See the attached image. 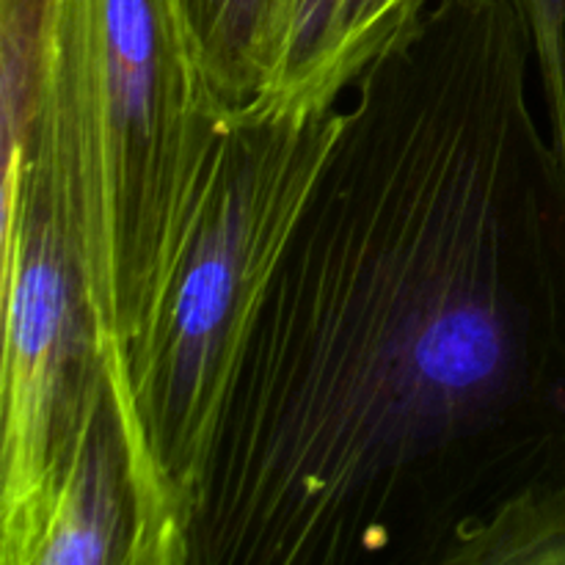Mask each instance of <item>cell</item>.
Listing matches in <instances>:
<instances>
[{"mask_svg": "<svg viewBox=\"0 0 565 565\" xmlns=\"http://www.w3.org/2000/svg\"><path fill=\"white\" fill-rule=\"evenodd\" d=\"M508 0L356 77L237 359L188 565H456L565 491V166Z\"/></svg>", "mask_w": 565, "mask_h": 565, "instance_id": "obj_1", "label": "cell"}, {"mask_svg": "<svg viewBox=\"0 0 565 565\" xmlns=\"http://www.w3.org/2000/svg\"><path fill=\"white\" fill-rule=\"evenodd\" d=\"M226 116L180 0H61L25 169L50 182L70 226L114 395L185 246Z\"/></svg>", "mask_w": 565, "mask_h": 565, "instance_id": "obj_2", "label": "cell"}, {"mask_svg": "<svg viewBox=\"0 0 565 565\" xmlns=\"http://www.w3.org/2000/svg\"><path fill=\"white\" fill-rule=\"evenodd\" d=\"M342 121L345 105L226 116L185 246L114 395L138 497L136 565H188L237 359Z\"/></svg>", "mask_w": 565, "mask_h": 565, "instance_id": "obj_3", "label": "cell"}, {"mask_svg": "<svg viewBox=\"0 0 565 565\" xmlns=\"http://www.w3.org/2000/svg\"><path fill=\"white\" fill-rule=\"evenodd\" d=\"M0 196V565H25L114 386L53 188L28 166L20 185Z\"/></svg>", "mask_w": 565, "mask_h": 565, "instance_id": "obj_4", "label": "cell"}, {"mask_svg": "<svg viewBox=\"0 0 565 565\" xmlns=\"http://www.w3.org/2000/svg\"><path fill=\"white\" fill-rule=\"evenodd\" d=\"M430 0H290L276 66L248 108L276 116L342 105L356 77L419 20Z\"/></svg>", "mask_w": 565, "mask_h": 565, "instance_id": "obj_5", "label": "cell"}, {"mask_svg": "<svg viewBox=\"0 0 565 565\" xmlns=\"http://www.w3.org/2000/svg\"><path fill=\"white\" fill-rule=\"evenodd\" d=\"M138 497L114 392L55 491L25 565H136Z\"/></svg>", "mask_w": 565, "mask_h": 565, "instance_id": "obj_6", "label": "cell"}, {"mask_svg": "<svg viewBox=\"0 0 565 565\" xmlns=\"http://www.w3.org/2000/svg\"><path fill=\"white\" fill-rule=\"evenodd\" d=\"M199 66L226 114L257 103L279 55L290 0H180Z\"/></svg>", "mask_w": 565, "mask_h": 565, "instance_id": "obj_7", "label": "cell"}, {"mask_svg": "<svg viewBox=\"0 0 565 565\" xmlns=\"http://www.w3.org/2000/svg\"><path fill=\"white\" fill-rule=\"evenodd\" d=\"M565 565V491L524 497L502 508L461 552L456 565Z\"/></svg>", "mask_w": 565, "mask_h": 565, "instance_id": "obj_8", "label": "cell"}, {"mask_svg": "<svg viewBox=\"0 0 565 565\" xmlns=\"http://www.w3.org/2000/svg\"><path fill=\"white\" fill-rule=\"evenodd\" d=\"M527 31L546 103V130L565 166V0H508Z\"/></svg>", "mask_w": 565, "mask_h": 565, "instance_id": "obj_9", "label": "cell"}]
</instances>
